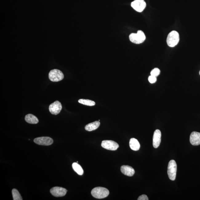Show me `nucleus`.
Listing matches in <instances>:
<instances>
[{
    "label": "nucleus",
    "instance_id": "1",
    "mask_svg": "<svg viewBox=\"0 0 200 200\" xmlns=\"http://www.w3.org/2000/svg\"><path fill=\"white\" fill-rule=\"evenodd\" d=\"M91 194L93 197L97 199H103L109 195L110 192L106 188L98 187L93 189Z\"/></svg>",
    "mask_w": 200,
    "mask_h": 200
},
{
    "label": "nucleus",
    "instance_id": "2",
    "mask_svg": "<svg viewBox=\"0 0 200 200\" xmlns=\"http://www.w3.org/2000/svg\"><path fill=\"white\" fill-rule=\"evenodd\" d=\"M129 38L132 42L139 44L144 42L146 39V36L142 31L139 30L136 34H130L129 36Z\"/></svg>",
    "mask_w": 200,
    "mask_h": 200
},
{
    "label": "nucleus",
    "instance_id": "3",
    "mask_svg": "<svg viewBox=\"0 0 200 200\" xmlns=\"http://www.w3.org/2000/svg\"><path fill=\"white\" fill-rule=\"evenodd\" d=\"M179 41V33L176 31H172L167 36L166 42L168 46L174 47L176 46Z\"/></svg>",
    "mask_w": 200,
    "mask_h": 200
},
{
    "label": "nucleus",
    "instance_id": "4",
    "mask_svg": "<svg viewBox=\"0 0 200 200\" xmlns=\"http://www.w3.org/2000/svg\"><path fill=\"white\" fill-rule=\"evenodd\" d=\"M64 77V74L62 72L57 69L50 70L49 74V79L54 82H57L62 81Z\"/></svg>",
    "mask_w": 200,
    "mask_h": 200
},
{
    "label": "nucleus",
    "instance_id": "5",
    "mask_svg": "<svg viewBox=\"0 0 200 200\" xmlns=\"http://www.w3.org/2000/svg\"><path fill=\"white\" fill-rule=\"evenodd\" d=\"M177 172V164L174 160H171L168 163V177L172 181L175 180Z\"/></svg>",
    "mask_w": 200,
    "mask_h": 200
},
{
    "label": "nucleus",
    "instance_id": "6",
    "mask_svg": "<svg viewBox=\"0 0 200 200\" xmlns=\"http://www.w3.org/2000/svg\"><path fill=\"white\" fill-rule=\"evenodd\" d=\"M132 8L136 11L141 12L146 7V3L144 0H134L131 4Z\"/></svg>",
    "mask_w": 200,
    "mask_h": 200
},
{
    "label": "nucleus",
    "instance_id": "7",
    "mask_svg": "<svg viewBox=\"0 0 200 200\" xmlns=\"http://www.w3.org/2000/svg\"><path fill=\"white\" fill-rule=\"evenodd\" d=\"M101 146L103 148L110 150H116L119 147L118 143L110 140L103 141L102 142Z\"/></svg>",
    "mask_w": 200,
    "mask_h": 200
},
{
    "label": "nucleus",
    "instance_id": "8",
    "mask_svg": "<svg viewBox=\"0 0 200 200\" xmlns=\"http://www.w3.org/2000/svg\"><path fill=\"white\" fill-rule=\"evenodd\" d=\"M34 142L36 144L44 146H49L53 143V140L49 137H42L35 138L34 139Z\"/></svg>",
    "mask_w": 200,
    "mask_h": 200
},
{
    "label": "nucleus",
    "instance_id": "9",
    "mask_svg": "<svg viewBox=\"0 0 200 200\" xmlns=\"http://www.w3.org/2000/svg\"><path fill=\"white\" fill-rule=\"evenodd\" d=\"M67 190L66 189L60 187H54L50 190V193L55 197H62L66 195Z\"/></svg>",
    "mask_w": 200,
    "mask_h": 200
},
{
    "label": "nucleus",
    "instance_id": "10",
    "mask_svg": "<svg viewBox=\"0 0 200 200\" xmlns=\"http://www.w3.org/2000/svg\"><path fill=\"white\" fill-rule=\"evenodd\" d=\"M62 106L61 102L58 101H56L50 105L49 110L51 114L54 115H57L61 111Z\"/></svg>",
    "mask_w": 200,
    "mask_h": 200
},
{
    "label": "nucleus",
    "instance_id": "11",
    "mask_svg": "<svg viewBox=\"0 0 200 200\" xmlns=\"http://www.w3.org/2000/svg\"><path fill=\"white\" fill-rule=\"evenodd\" d=\"M161 133L159 130L154 131L153 138V145L154 148H157L159 146L161 142Z\"/></svg>",
    "mask_w": 200,
    "mask_h": 200
},
{
    "label": "nucleus",
    "instance_id": "12",
    "mask_svg": "<svg viewBox=\"0 0 200 200\" xmlns=\"http://www.w3.org/2000/svg\"><path fill=\"white\" fill-rule=\"evenodd\" d=\"M190 141L194 146H198L200 145V133L193 132L190 134Z\"/></svg>",
    "mask_w": 200,
    "mask_h": 200
},
{
    "label": "nucleus",
    "instance_id": "13",
    "mask_svg": "<svg viewBox=\"0 0 200 200\" xmlns=\"http://www.w3.org/2000/svg\"><path fill=\"white\" fill-rule=\"evenodd\" d=\"M121 170L122 174L128 176H132L135 173L134 169L128 165H123L121 167Z\"/></svg>",
    "mask_w": 200,
    "mask_h": 200
},
{
    "label": "nucleus",
    "instance_id": "14",
    "mask_svg": "<svg viewBox=\"0 0 200 200\" xmlns=\"http://www.w3.org/2000/svg\"><path fill=\"white\" fill-rule=\"evenodd\" d=\"M100 125L99 121H96L87 125L85 127V129L88 131H92L95 130L99 128Z\"/></svg>",
    "mask_w": 200,
    "mask_h": 200
},
{
    "label": "nucleus",
    "instance_id": "15",
    "mask_svg": "<svg viewBox=\"0 0 200 200\" xmlns=\"http://www.w3.org/2000/svg\"><path fill=\"white\" fill-rule=\"evenodd\" d=\"M130 146L131 150L134 151H138L139 150L140 144L137 139L132 138L130 140Z\"/></svg>",
    "mask_w": 200,
    "mask_h": 200
},
{
    "label": "nucleus",
    "instance_id": "16",
    "mask_svg": "<svg viewBox=\"0 0 200 200\" xmlns=\"http://www.w3.org/2000/svg\"><path fill=\"white\" fill-rule=\"evenodd\" d=\"M25 121L30 124H37L39 122L38 118L31 114H27L25 117Z\"/></svg>",
    "mask_w": 200,
    "mask_h": 200
},
{
    "label": "nucleus",
    "instance_id": "17",
    "mask_svg": "<svg viewBox=\"0 0 200 200\" xmlns=\"http://www.w3.org/2000/svg\"><path fill=\"white\" fill-rule=\"evenodd\" d=\"M72 168L77 174L80 175H82L83 174V170L82 167L78 164L77 162H74L73 163Z\"/></svg>",
    "mask_w": 200,
    "mask_h": 200
},
{
    "label": "nucleus",
    "instance_id": "18",
    "mask_svg": "<svg viewBox=\"0 0 200 200\" xmlns=\"http://www.w3.org/2000/svg\"><path fill=\"white\" fill-rule=\"evenodd\" d=\"M78 102L81 104L88 106H93L95 105L94 102L89 99H80L78 101Z\"/></svg>",
    "mask_w": 200,
    "mask_h": 200
},
{
    "label": "nucleus",
    "instance_id": "19",
    "mask_svg": "<svg viewBox=\"0 0 200 200\" xmlns=\"http://www.w3.org/2000/svg\"><path fill=\"white\" fill-rule=\"evenodd\" d=\"M12 194L14 200H22L23 199L19 192L16 189H14L12 190Z\"/></svg>",
    "mask_w": 200,
    "mask_h": 200
},
{
    "label": "nucleus",
    "instance_id": "20",
    "mask_svg": "<svg viewBox=\"0 0 200 200\" xmlns=\"http://www.w3.org/2000/svg\"><path fill=\"white\" fill-rule=\"evenodd\" d=\"M160 70L158 68H155L153 69L150 72L151 75L157 77L160 74Z\"/></svg>",
    "mask_w": 200,
    "mask_h": 200
},
{
    "label": "nucleus",
    "instance_id": "21",
    "mask_svg": "<svg viewBox=\"0 0 200 200\" xmlns=\"http://www.w3.org/2000/svg\"><path fill=\"white\" fill-rule=\"evenodd\" d=\"M148 81L150 83H154L157 81V78L155 76L150 75L148 78Z\"/></svg>",
    "mask_w": 200,
    "mask_h": 200
},
{
    "label": "nucleus",
    "instance_id": "22",
    "mask_svg": "<svg viewBox=\"0 0 200 200\" xmlns=\"http://www.w3.org/2000/svg\"><path fill=\"white\" fill-rule=\"evenodd\" d=\"M138 200H148L149 199L146 195L145 194H142L140 196L139 198H138Z\"/></svg>",
    "mask_w": 200,
    "mask_h": 200
},
{
    "label": "nucleus",
    "instance_id": "23",
    "mask_svg": "<svg viewBox=\"0 0 200 200\" xmlns=\"http://www.w3.org/2000/svg\"><path fill=\"white\" fill-rule=\"evenodd\" d=\"M199 74L200 75V72H199Z\"/></svg>",
    "mask_w": 200,
    "mask_h": 200
}]
</instances>
